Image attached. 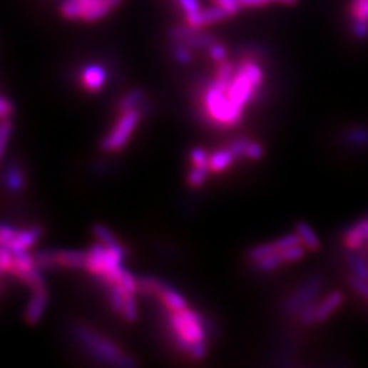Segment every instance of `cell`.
Instances as JSON below:
<instances>
[{
  "label": "cell",
  "mask_w": 368,
  "mask_h": 368,
  "mask_svg": "<svg viewBox=\"0 0 368 368\" xmlns=\"http://www.w3.org/2000/svg\"><path fill=\"white\" fill-rule=\"evenodd\" d=\"M169 326L172 329L176 347L183 352H190V349L195 344L205 342L206 339V332L202 318L197 312L188 308L180 311H170Z\"/></svg>",
  "instance_id": "obj_1"
},
{
  "label": "cell",
  "mask_w": 368,
  "mask_h": 368,
  "mask_svg": "<svg viewBox=\"0 0 368 368\" xmlns=\"http://www.w3.org/2000/svg\"><path fill=\"white\" fill-rule=\"evenodd\" d=\"M74 334L91 351L92 354L104 363L122 366V367H131V366L137 364L136 362H133L131 357H128L126 353H123L113 342H111L109 339L103 336H98L97 333H94L85 326H79V324L76 326Z\"/></svg>",
  "instance_id": "obj_2"
},
{
  "label": "cell",
  "mask_w": 368,
  "mask_h": 368,
  "mask_svg": "<svg viewBox=\"0 0 368 368\" xmlns=\"http://www.w3.org/2000/svg\"><path fill=\"white\" fill-rule=\"evenodd\" d=\"M203 104L206 116L221 126H236L243 115V109L235 106L227 91L215 85V82H210L203 96Z\"/></svg>",
  "instance_id": "obj_3"
},
{
  "label": "cell",
  "mask_w": 368,
  "mask_h": 368,
  "mask_svg": "<svg viewBox=\"0 0 368 368\" xmlns=\"http://www.w3.org/2000/svg\"><path fill=\"white\" fill-rule=\"evenodd\" d=\"M140 122V111L137 108L124 111L122 118L115 124L113 130L101 142V149L106 152H118L126 146L130 137Z\"/></svg>",
  "instance_id": "obj_4"
},
{
  "label": "cell",
  "mask_w": 368,
  "mask_h": 368,
  "mask_svg": "<svg viewBox=\"0 0 368 368\" xmlns=\"http://www.w3.org/2000/svg\"><path fill=\"white\" fill-rule=\"evenodd\" d=\"M258 89L260 88L252 82L245 68L239 64V67L235 70V76L232 78L227 93L235 106L245 109V106L254 98Z\"/></svg>",
  "instance_id": "obj_5"
},
{
  "label": "cell",
  "mask_w": 368,
  "mask_h": 368,
  "mask_svg": "<svg viewBox=\"0 0 368 368\" xmlns=\"http://www.w3.org/2000/svg\"><path fill=\"white\" fill-rule=\"evenodd\" d=\"M123 0H83L81 1V19L85 22H96L107 16Z\"/></svg>",
  "instance_id": "obj_6"
},
{
  "label": "cell",
  "mask_w": 368,
  "mask_h": 368,
  "mask_svg": "<svg viewBox=\"0 0 368 368\" xmlns=\"http://www.w3.org/2000/svg\"><path fill=\"white\" fill-rule=\"evenodd\" d=\"M321 280L320 278H312L308 281L306 285H303L299 291L296 292L291 299L285 305V311L288 314L296 312L299 310H303L307 305H310L314 299V296L318 293L321 288Z\"/></svg>",
  "instance_id": "obj_7"
},
{
  "label": "cell",
  "mask_w": 368,
  "mask_h": 368,
  "mask_svg": "<svg viewBox=\"0 0 368 368\" xmlns=\"http://www.w3.org/2000/svg\"><path fill=\"white\" fill-rule=\"evenodd\" d=\"M228 14L220 7V6H213L210 9H205L200 10L194 14L185 16V22L191 26H197V28H203L206 25H212L215 22L224 21L225 18H228Z\"/></svg>",
  "instance_id": "obj_8"
},
{
  "label": "cell",
  "mask_w": 368,
  "mask_h": 368,
  "mask_svg": "<svg viewBox=\"0 0 368 368\" xmlns=\"http://www.w3.org/2000/svg\"><path fill=\"white\" fill-rule=\"evenodd\" d=\"M81 81L86 91H89L91 93H97L98 91H101V88L104 86V83L107 81V74L101 66L88 64L86 67H83V70L81 73Z\"/></svg>",
  "instance_id": "obj_9"
},
{
  "label": "cell",
  "mask_w": 368,
  "mask_h": 368,
  "mask_svg": "<svg viewBox=\"0 0 368 368\" xmlns=\"http://www.w3.org/2000/svg\"><path fill=\"white\" fill-rule=\"evenodd\" d=\"M43 235V228L41 227H31L29 230H21L16 232V237L13 239V242L6 247L10 248V251L14 255H19L22 252H26L28 248H31L34 245L40 236Z\"/></svg>",
  "instance_id": "obj_10"
},
{
  "label": "cell",
  "mask_w": 368,
  "mask_h": 368,
  "mask_svg": "<svg viewBox=\"0 0 368 368\" xmlns=\"http://www.w3.org/2000/svg\"><path fill=\"white\" fill-rule=\"evenodd\" d=\"M46 288L33 291V296L25 311V320L29 324H37L41 321L43 314L46 311Z\"/></svg>",
  "instance_id": "obj_11"
},
{
  "label": "cell",
  "mask_w": 368,
  "mask_h": 368,
  "mask_svg": "<svg viewBox=\"0 0 368 368\" xmlns=\"http://www.w3.org/2000/svg\"><path fill=\"white\" fill-rule=\"evenodd\" d=\"M344 303V295L339 291L332 292L326 299H323L322 303L317 307V317L315 322H324L327 318L332 317V314L338 310Z\"/></svg>",
  "instance_id": "obj_12"
},
{
  "label": "cell",
  "mask_w": 368,
  "mask_h": 368,
  "mask_svg": "<svg viewBox=\"0 0 368 368\" xmlns=\"http://www.w3.org/2000/svg\"><path fill=\"white\" fill-rule=\"evenodd\" d=\"M88 252L85 251H58L56 265L70 269H86Z\"/></svg>",
  "instance_id": "obj_13"
},
{
  "label": "cell",
  "mask_w": 368,
  "mask_h": 368,
  "mask_svg": "<svg viewBox=\"0 0 368 368\" xmlns=\"http://www.w3.org/2000/svg\"><path fill=\"white\" fill-rule=\"evenodd\" d=\"M236 158L237 157L232 152L230 146L225 148V149L215 150V153L210 155V160H209L210 170L215 172V173H221V172L230 168Z\"/></svg>",
  "instance_id": "obj_14"
},
{
  "label": "cell",
  "mask_w": 368,
  "mask_h": 368,
  "mask_svg": "<svg viewBox=\"0 0 368 368\" xmlns=\"http://www.w3.org/2000/svg\"><path fill=\"white\" fill-rule=\"evenodd\" d=\"M158 299L163 302V305L168 308L169 311H180L187 308V303L180 293L172 290L167 284L163 285V288L157 293Z\"/></svg>",
  "instance_id": "obj_15"
},
{
  "label": "cell",
  "mask_w": 368,
  "mask_h": 368,
  "mask_svg": "<svg viewBox=\"0 0 368 368\" xmlns=\"http://www.w3.org/2000/svg\"><path fill=\"white\" fill-rule=\"evenodd\" d=\"M295 230L297 232V235L300 236L302 243H303L305 247H307L311 251H318L320 250L321 242H320L318 236L315 235V232L312 230V228L307 223H297Z\"/></svg>",
  "instance_id": "obj_16"
},
{
  "label": "cell",
  "mask_w": 368,
  "mask_h": 368,
  "mask_svg": "<svg viewBox=\"0 0 368 368\" xmlns=\"http://www.w3.org/2000/svg\"><path fill=\"white\" fill-rule=\"evenodd\" d=\"M4 185L7 187L9 191H13V193L21 191L22 185H24L22 170L16 165H11L10 168L7 169V172L4 175Z\"/></svg>",
  "instance_id": "obj_17"
},
{
  "label": "cell",
  "mask_w": 368,
  "mask_h": 368,
  "mask_svg": "<svg viewBox=\"0 0 368 368\" xmlns=\"http://www.w3.org/2000/svg\"><path fill=\"white\" fill-rule=\"evenodd\" d=\"M178 43H183L191 49H205V48H209L212 44H215V37L213 34L200 31L195 36H193L184 41H178Z\"/></svg>",
  "instance_id": "obj_18"
},
{
  "label": "cell",
  "mask_w": 368,
  "mask_h": 368,
  "mask_svg": "<svg viewBox=\"0 0 368 368\" xmlns=\"http://www.w3.org/2000/svg\"><path fill=\"white\" fill-rule=\"evenodd\" d=\"M254 263H255L257 269L261 270V272H272V270L278 269L281 265H284L285 261H284V258H282L281 251L278 250L276 252H273V254H270V255L262 258L260 261L254 262Z\"/></svg>",
  "instance_id": "obj_19"
},
{
  "label": "cell",
  "mask_w": 368,
  "mask_h": 368,
  "mask_svg": "<svg viewBox=\"0 0 368 368\" xmlns=\"http://www.w3.org/2000/svg\"><path fill=\"white\" fill-rule=\"evenodd\" d=\"M210 172V165H193L187 176V182L193 188H198L206 182Z\"/></svg>",
  "instance_id": "obj_20"
},
{
  "label": "cell",
  "mask_w": 368,
  "mask_h": 368,
  "mask_svg": "<svg viewBox=\"0 0 368 368\" xmlns=\"http://www.w3.org/2000/svg\"><path fill=\"white\" fill-rule=\"evenodd\" d=\"M366 240H367L366 236L362 233V230H359L357 225L351 227L349 230L345 232V235H344V243H345V245H347L348 248H351V250L360 248Z\"/></svg>",
  "instance_id": "obj_21"
},
{
  "label": "cell",
  "mask_w": 368,
  "mask_h": 368,
  "mask_svg": "<svg viewBox=\"0 0 368 368\" xmlns=\"http://www.w3.org/2000/svg\"><path fill=\"white\" fill-rule=\"evenodd\" d=\"M61 14L66 19L76 21L81 18L82 14V6L79 0H64L61 4Z\"/></svg>",
  "instance_id": "obj_22"
},
{
  "label": "cell",
  "mask_w": 368,
  "mask_h": 368,
  "mask_svg": "<svg viewBox=\"0 0 368 368\" xmlns=\"http://www.w3.org/2000/svg\"><path fill=\"white\" fill-rule=\"evenodd\" d=\"M134 296L136 295H131V293H126L124 296L122 314L128 322H134L138 318V308Z\"/></svg>",
  "instance_id": "obj_23"
},
{
  "label": "cell",
  "mask_w": 368,
  "mask_h": 368,
  "mask_svg": "<svg viewBox=\"0 0 368 368\" xmlns=\"http://www.w3.org/2000/svg\"><path fill=\"white\" fill-rule=\"evenodd\" d=\"M349 16L351 19L368 21V0H351Z\"/></svg>",
  "instance_id": "obj_24"
},
{
  "label": "cell",
  "mask_w": 368,
  "mask_h": 368,
  "mask_svg": "<svg viewBox=\"0 0 368 368\" xmlns=\"http://www.w3.org/2000/svg\"><path fill=\"white\" fill-rule=\"evenodd\" d=\"M202 31V28H197V26H191V25H184V26H178L175 29H172L169 36L172 40L175 41H184L193 36H195L197 33Z\"/></svg>",
  "instance_id": "obj_25"
},
{
  "label": "cell",
  "mask_w": 368,
  "mask_h": 368,
  "mask_svg": "<svg viewBox=\"0 0 368 368\" xmlns=\"http://www.w3.org/2000/svg\"><path fill=\"white\" fill-rule=\"evenodd\" d=\"M276 251H278L276 242H275V243H265V245L254 247V248L250 251L248 257H250L251 261L257 262L262 260V258H265V257H267V255H270V254H273V252H276Z\"/></svg>",
  "instance_id": "obj_26"
},
{
  "label": "cell",
  "mask_w": 368,
  "mask_h": 368,
  "mask_svg": "<svg viewBox=\"0 0 368 368\" xmlns=\"http://www.w3.org/2000/svg\"><path fill=\"white\" fill-rule=\"evenodd\" d=\"M348 262H349V265H351V267H352L356 277H360V278H363V280L368 281L367 262L364 261L362 257L354 255V254H349Z\"/></svg>",
  "instance_id": "obj_27"
},
{
  "label": "cell",
  "mask_w": 368,
  "mask_h": 368,
  "mask_svg": "<svg viewBox=\"0 0 368 368\" xmlns=\"http://www.w3.org/2000/svg\"><path fill=\"white\" fill-rule=\"evenodd\" d=\"M124 296H126V292L123 290L121 282L111 287L109 297H111V307L113 308V311L122 312L123 305H124Z\"/></svg>",
  "instance_id": "obj_28"
},
{
  "label": "cell",
  "mask_w": 368,
  "mask_h": 368,
  "mask_svg": "<svg viewBox=\"0 0 368 368\" xmlns=\"http://www.w3.org/2000/svg\"><path fill=\"white\" fill-rule=\"evenodd\" d=\"M142 100H143V91L134 89V91L128 93L127 96L123 97V100L121 101V104H119V108H121L122 112L128 111V109H133V108L137 107Z\"/></svg>",
  "instance_id": "obj_29"
},
{
  "label": "cell",
  "mask_w": 368,
  "mask_h": 368,
  "mask_svg": "<svg viewBox=\"0 0 368 368\" xmlns=\"http://www.w3.org/2000/svg\"><path fill=\"white\" fill-rule=\"evenodd\" d=\"M280 251L282 254V258H284L285 263L300 261L306 255V247L303 245H295V247H291V248L280 250Z\"/></svg>",
  "instance_id": "obj_30"
},
{
  "label": "cell",
  "mask_w": 368,
  "mask_h": 368,
  "mask_svg": "<svg viewBox=\"0 0 368 368\" xmlns=\"http://www.w3.org/2000/svg\"><path fill=\"white\" fill-rule=\"evenodd\" d=\"M36 265L41 269H49L56 265V252L53 251H40L34 255Z\"/></svg>",
  "instance_id": "obj_31"
},
{
  "label": "cell",
  "mask_w": 368,
  "mask_h": 368,
  "mask_svg": "<svg viewBox=\"0 0 368 368\" xmlns=\"http://www.w3.org/2000/svg\"><path fill=\"white\" fill-rule=\"evenodd\" d=\"M93 232H94L96 237H97L103 245H115V243H118L116 239H115V236H113V233L108 230L107 227H104V225H101V224L94 225V227H93Z\"/></svg>",
  "instance_id": "obj_32"
},
{
  "label": "cell",
  "mask_w": 368,
  "mask_h": 368,
  "mask_svg": "<svg viewBox=\"0 0 368 368\" xmlns=\"http://www.w3.org/2000/svg\"><path fill=\"white\" fill-rule=\"evenodd\" d=\"M351 33L353 37L359 41H364L368 39V21L352 19L351 22Z\"/></svg>",
  "instance_id": "obj_33"
},
{
  "label": "cell",
  "mask_w": 368,
  "mask_h": 368,
  "mask_svg": "<svg viewBox=\"0 0 368 368\" xmlns=\"http://www.w3.org/2000/svg\"><path fill=\"white\" fill-rule=\"evenodd\" d=\"M345 139H347L349 143L356 145V146H366V145H368V130L360 128V130L348 131V133L345 134Z\"/></svg>",
  "instance_id": "obj_34"
},
{
  "label": "cell",
  "mask_w": 368,
  "mask_h": 368,
  "mask_svg": "<svg viewBox=\"0 0 368 368\" xmlns=\"http://www.w3.org/2000/svg\"><path fill=\"white\" fill-rule=\"evenodd\" d=\"M14 254L10 251L9 247L1 245V251H0V269L3 273H7L11 270L13 265H14Z\"/></svg>",
  "instance_id": "obj_35"
},
{
  "label": "cell",
  "mask_w": 368,
  "mask_h": 368,
  "mask_svg": "<svg viewBox=\"0 0 368 368\" xmlns=\"http://www.w3.org/2000/svg\"><path fill=\"white\" fill-rule=\"evenodd\" d=\"M11 134V121L9 118H1V126H0V152L4 155L7 140Z\"/></svg>",
  "instance_id": "obj_36"
},
{
  "label": "cell",
  "mask_w": 368,
  "mask_h": 368,
  "mask_svg": "<svg viewBox=\"0 0 368 368\" xmlns=\"http://www.w3.org/2000/svg\"><path fill=\"white\" fill-rule=\"evenodd\" d=\"M215 6H220L228 16H236L243 7L239 0H212Z\"/></svg>",
  "instance_id": "obj_37"
},
{
  "label": "cell",
  "mask_w": 368,
  "mask_h": 368,
  "mask_svg": "<svg viewBox=\"0 0 368 368\" xmlns=\"http://www.w3.org/2000/svg\"><path fill=\"white\" fill-rule=\"evenodd\" d=\"M173 55L175 59L182 63V64H188L190 61H193V53H191V48L183 44V43H178L173 49Z\"/></svg>",
  "instance_id": "obj_38"
},
{
  "label": "cell",
  "mask_w": 368,
  "mask_h": 368,
  "mask_svg": "<svg viewBox=\"0 0 368 368\" xmlns=\"http://www.w3.org/2000/svg\"><path fill=\"white\" fill-rule=\"evenodd\" d=\"M299 245H303V243H302V239L297 235V232L285 235V236H282V237H280L278 240H276V245L278 250H287V248H291V247Z\"/></svg>",
  "instance_id": "obj_39"
},
{
  "label": "cell",
  "mask_w": 368,
  "mask_h": 368,
  "mask_svg": "<svg viewBox=\"0 0 368 368\" xmlns=\"http://www.w3.org/2000/svg\"><path fill=\"white\" fill-rule=\"evenodd\" d=\"M245 157L248 160H254V161L261 160L263 157V146L260 145L258 142H250L248 140V145L245 148Z\"/></svg>",
  "instance_id": "obj_40"
},
{
  "label": "cell",
  "mask_w": 368,
  "mask_h": 368,
  "mask_svg": "<svg viewBox=\"0 0 368 368\" xmlns=\"http://www.w3.org/2000/svg\"><path fill=\"white\" fill-rule=\"evenodd\" d=\"M227 55H228L227 48L221 46V44H218V43H215V44L209 46V56L215 63H223V61H225Z\"/></svg>",
  "instance_id": "obj_41"
},
{
  "label": "cell",
  "mask_w": 368,
  "mask_h": 368,
  "mask_svg": "<svg viewBox=\"0 0 368 368\" xmlns=\"http://www.w3.org/2000/svg\"><path fill=\"white\" fill-rule=\"evenodd\" d=\"M190 157H191L193 165H210V164H209L210 155L208 154V152H206L205 149H202V148L193 149Z\"/></svg>",
  "instance_id": "obj_42"
},
{
  "label": "cell",
  "mask_w": 368,
  "mask_h": 368,
  "mask_svg": "<svg viewBox=\"0 0 368 368\" xmlns=\"http://www.w3.org/2000/svg\"><path fill=\"white\" fill-rule=\"evenodd\" d=\"M317 303L311 302L310 305H307L300 314V321L303 324H311L315 322V317H317Z\"/></svg>",
  "instance_id": "obj_43"
},
{
  "label": "cell",
  "mask_w": 368,
  "mask_h": 368,
  "mask_svg": "<svg viewBox=\"0 0 368 368\" xmlns=\"http://www.w3.org/2000/svg\"><path fill=\"white\" fill-rule=\"evenodd\" d=\"M176 1L183 10L184 16L194 14L200 10V0H176Z\"/></svg>",
  "instance_id": "obj_44"
},
{
  "label": "cell",
  "mask_w": 368,
  "mask_h": 368,
  "mask_svg": "<svg viewBox=\"0 0 368 368\" xmlns=\"http://www.w3.org/2000/svg\"><path fill=\"white\" fill-rule=\"evenodd\" d=\"M351 285L354 291L359 292L362 296L368 299V281L360 277L354 276L351 278Z\"/></svg>",
  "instance_id": "obj_45"
},
{
  "label": "cell",
  "mask_w": 368,
  "mask_h": 368,
  "mask_svg": "<svg viewBox=\"0 0 368 368\" xmlns=\"http://www.w3.org/2000/svg\"><path fill=\"white\" fill-rule=\"evenodd\" d=\"M16 230H13L11 227L3 224L1 225V230H0V242H1V245H10L13 242V239L16 237Z\"/></svg>",
  "instance_id": "obj_46"
},
{
  "label": "cell",
  "mask_w": 368,
  "mask_h": 368,
  "mask_svg": "<svg viewBox=\"0 0 368 368\" xmlns=\"http://www.w3.org/2000/svg\"><path fill=\"white\" fill-rule=\"evenodd\" d=\"M11 113H13L11 101H9L6 96H1V98H0V116L1 118H10Z\"/></svg>",
  "instance_id": "obj_47"
},
{
  "label": "cell",
  "mask_w": 368,
  "mask_h": 368,
  "mask_svg": "<svg viewBox=\"0 0 368 368\" xmlns=\"http://www.w3.org/2000/svg\"><path fill=\"white\" fill-rule=\"evenodd\" d=\"M240 4L243 7H250V9H255V7H265L269 3H272V0H239Z\"/></svg>",
  "instance_id": "obj_48"
},
{
  "label": "cell",
  "mask_w": 368,
  "mask_h": 368,
  "mask_svg": "<svg viewBox=\"0 0 368 368\" xmlns=\"http://www.w3.org/2000/svg\"><path fill=\"white\" fill-rule=\"evenodd\" d=\"M359 227V230H362V233L366 236V239L368 240V220H363L360 223L356 224Z\"/></svg>",
  "instance_id": "obj_49"
},
{
  "label": "cell",
  "mask_w": 368,
  "mask_h": 368,
  "mask_svg": "<svg viewBox=\"0 0 368 368\" xmlns=\"http://www.w3.org/2000/svg\"><path fill=\"white\" fill-rule=\"evenodd\" d=\"M272 1H277V3H281V4H287V6H293V4H296L299 0H272Z\"/></svg>",
  "instance_id": "obj_50"
},
{
  "label": "cell",
  "mask_w": 368,
  "mask_h": 368,
  "mask_svg": "<svg viewBox=\"0 0 368 368\" xmlns=\"http://www.w3.org/2000/svg\"><path fill=\"white\" fill-rule=\"evenodd\" d=\"M79 1H83V0H79Z\"/></svg>",
  "instance_id": "obj_51"
}]
</instances>
